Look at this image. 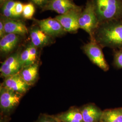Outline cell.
I'll use <instances>...</instances> for the list:
<instances>
[{"label":"cell","instance_id":"1","mask_svg":"<svg viewBox=\"0 0 122 122\" xmlns=\"http://www.w3.org/2000/svg\"><path fill=\"white\" fill-rule=\"evenodd\" d=\"M91 39L94 40L102 48L122 49V19L99 24Z\"/></svg>","mask_w":122,"mask_h":122},{"label":"cell","instance_id":"2","mask_svg":"<svg viewBox=\"0 0 122 122\" xmlns=\"http://www.w3.org/2000/svg\"><path fill=\"white\" fill-rule=\"evenodd\" d=\"M99 23L122 19V0H91Z\"/></svg>","mask_w":122,"mask_h":122},{"label":"cell","instance_id":"3","mask_svg":"<svg viewBox=\"0 0 122 122\" xmlns=\"http://www.w3.org/2000/svg\"><path fill=\"white\" fill-rule=\"evenodd\" d=\"M100 23L91 0H88L79 18L80 29L87 33L92 39Z\"/></svg>","mask_w":122,"mask_h":122},{"label":"cell","instance_id":"4","mask_svg":"<svg viewBox=\"0 0 122 122\" xmlns=\"http://www.w3.org/2000/svg\"><path fill=\"white\" fill-rule=\"evenodd\" d=\"M82 49L85 54L92 62L104 71L109 69V65L105 59L102 48L93 40L85 44Z\"/></svg>","mask_w":122,"mask_h":122},{"label":"cell","instance_id":"5","mask_svg":"<svg viewBox=\"0 0 122 122\" xmlns=\"http://www.w3.org/2000/svg\"><path fill=\"white\" fill-rule=\"evenodd\" d=\"M23 96L2 86L0 87V109L4 114L11 113L19 104Z\"/></svg>","mask_w":122,"mask_h":122},{"label":"cell","instance_id":"6","mask_svg":"<svg viewBox=\"0 0 122 122\" xmlns=\"http://www.w3.org/2000/svg\"><path fill=\"white\" fill-rule=\"evenodd\" d=\"M82 10H74L63 15H59L55 18L60 22L66 32L75 33L80 29L79 18Z\"/></svg>","mask_w":122,"mask_h":122},{"label":"cell","instance_id":"7","mask_svg":"<svg viewBox=\"0 0 122 122\" xmlns=\"http://www.w3.org/2000/svg\"><path fill=\"white\" fill-rule=\"evenodd\" d=\"M20 53L19 52L14 53L2 62L0 67L1 77L5 78L20 72L22 69L20 57Z\"/></svg>","mask_w":122,"mask_h":122},{"label":"cell","instance_id":"8","mask_svg":"<svg viewBox=\"0 0 122 122\" xmlns=\"http://www.w3.org/2000/svg\"><path fill=\"white\" fill-rule=\"evenodd\" d=\"M35 21L42 30L52 38L60 37L66 33L60 22L55 18L36 20Z\"/></svg>","mask_w":122,"mask_h":122},{"label":"cell","instance_id":"9","mask_svg":"<svg viewBox=\"0 0 122 122\" xmlns=\"http://www.w3.org/2000/svg\"><path fill=\"white\" fill-rule=\"evenodd\" d=\"M42 9L43 10H52L59 15H63L82 8L76 4L73 0H49Z\"/></svg>","mask_w":122,"mask_h":122},{"label":"cell","instance_id":"10","mask_svg":"<svg viewBox=\"0 0 122 122\" xmlns=\"http://www.w3.org/2000/svg\"><path fill=\"white\" fill-rule=\"evenodd\" d=\"M1 86L23 96L30 88L19 73L5 78Z\"/></svg>","mask_w":122,"mask_h":122},{"label":"cell","instance_id":"11","mask_svg":"<svg viewBox=\"0 0 122 122\" xmlns=\"http://www.w3.org/2000/svg\"><path fill=\"white\" fill-rule=\"evenodd\" d=\"M29 33L31 43L37 48H43L53 43V38L44 33L38 26L31 27Z\"/></svg>","mask_w":122,"mask_h":122},{"label":"cell","instance_id":"12","mask_svg":"<svg viewBox=\"0 0 122 122\" xmlns=\"http://www.w3.org/2000/svg\"><path fill=\"white\" fill-rule=\"evenodd\" d=\"M4 24L5 30L6 34H13L20 36H24L29 33L26 25L21 21L1 16Z\"/></svg>","mask_w":122,"mask_h":122},{"label":"cell","instance_id":"13","mask_svg":"<svg viewBox=\"0 0 122 122\" xmlns=\"http://www.w3.org/2000/svg\"><path fill=\"white\" fill-rule=\"evenodd\" d=\"M20 35L7 34L0 40V52L3 55H7L13 52L20 41Z\"/></svg>","mask_w":122,"mask_h":122},{"label":"cell","instance_id":"14","mask_svg":"<svg viewBox=\"0 0 122 122\" xmlns=\"http://www.w3.org/2000/svg\"><path fill=\"white\" fill-rule=\"evenodd\" d=\"M84 122H100L103 111L93 103L84 105L80 108Z\"/></svg>","mask_w":122,"mask_h":122},{"label":"cell","instance_id":"15","mask_svg":"<svg viewBox=\"0 0 122 122\" xmlns=\"http://www.w3.org/2000/svg\"><path fill=\"white\" fill-rule=\"evenodd\" d=\"M54 116L58 122H84L80 109L74 107Z\"/></svg>","mask_w":122,"mask_h":122},{"label":"cell","instance_id":"16","mask_svg":"<svg viewBox=\"0 0 122 122\" xmlns=\"http://www.w3.org/2000/svg\"><path fill=\"white\" fill-rule=\"evenodd\" d=\"M39 65L38 62L23 68L20 72L21 76L29 85H33L39 76Z\"/></svg>","mask_w":122,"mask_h":122},{"label":"cell","instance_id":"17","mask_svg":"<svg viewBox=\"0 0 122 122\" xmlns=\"http://www.w3.org/2000/svg\"><path fill=\"white\" fill-rule=\"evenodd\" d=\"M100 122H122V107L103 111Z\"/></svg>","mask_w":122,"mask_h":122},{"label":"cell","instance_id":"18","mask_svg":"<svg viewBox=\"0 0 122 122\" xmlns=\"http://www.w3.org/2000/svg\"><path fill=\"white\" fill-rule=\"evenodd\" d=\"M16 2L15 0H6L5 2L0 6L2 16L14 19V11Z\"/></svg>","mask_w":122,"mask_h":122},{"label":"cell","instance_id":"19","mask_svg":"<svg viewBox=\"0 0 122 122\" xmlns=\"http://www.w3.org/2000/svg\"><path fill=\"white\" fill-rule=\"evenodd\" d=\"M35 11V7L32 2L25 4H24L22 17L25 19L30 20L33 17Z\"/></svg>","mask_w":122,"mask_h":122},{"label":"cell","instance_id":"20","mask_svg":"<svg viewBox=\"0 0 122 122\" xmlns=\"http://www.w3.org/2000/svg\"><path fill=\"white\" fill-rule=\"evenodd\" d=\"M20 61L23 68L30 66V52L29 44L20 53Z\"/></svg>","mask_w":122,"mask_h":122},{"label":"cell","instance_id":"21","mask_svg":"<svg viewBox=\"0 0 122 122\" xmlns=\"http://www.w3.org/2000/svg\"><path fill=\"white\" fill-rule=\"evenodd\" d=\"M113 54V65L118 69H122V49L115 50Z\"/></svg>","mask_w":122,"mask_h":122},{"label":"cell","instance_id":"22","mask_svg":"<svg viewBox=\"0 0 122 122\" xmlns=\"http://www.w3.org/2000/svg\"><path fill=\"white\" fill-rule=\"evenodd\" d=\"M30 52V66L37 62L38 57V48L32 43L29 44Z\"/></svg>","mask_w":122,"mask_h":122},{"label":"cell","instance_id":"23","mask_svg":"<svg viewBox=\"0 0 122 122\" xmlns=\"http://www.w3.org/2000/svg\"><path fill=\"white\" fill-rule=\"evenodd\" d=\"M24 4L20 1H16L14 8V19H18L22 16Z\"/></svg>","mask_w":122,"mask_h":122},{"label":"cell","instance_id":"24","mask_svg":"<svg viewBox=\"0 0 122 122\" xmlns=\"http://www.w3.org/2000/svg\"><path fill=\"white\" fill-rule=\"evenodd\" d=\"M35 122H58L54 116L41 114Z\"/></svg>","mask_w":122,"mask_h":122},{"label":"cell","instance_id":"25","mask_svg":"<svg viewBox=\"0 0 122 122\" xmlns=\"http://www.w3.org/2000/svg\"><path fill=\"white\" fill-rule=\"evenodd\" d=\"M33 3L43 8L48 3L49 0H30Z\"/></svg>","mask_w":122,"mask_h":122},{"label":"cell","instance_id":"26","mask_svg":"<svg viewBox=\"0 0 122 122\" xmlns=\"http://www.w3.org/2000/svg\"><path fill=\"white\" fill-rule=\"evenodd\" d=\"M6 35L5 30L4 24L2 18L0 17V38L3 37Z\"/></svg>","mask_w":122,"mask_h":122},{"label":"cell","instance_id":"27","mask_svg":"<svg viewBox=\"0 0 122 122\" xmlns=\"http://www.w3.org/2000/svg\"><path fill=\"white\" fill-rule=\"evenodd\" d=\"M6 0H0V6H2V5L5 2Z\"/></svg>","mask_w":122,"mask_h":122},{"label":"cell","instance_id":"28","mask_svg":"<svg viewBox=\"0 0 122 122\" xmlns=\"http://www.w3.org/2000/svg\"></svg>","mask_w":122,"mask_h":122}]
</instances>
